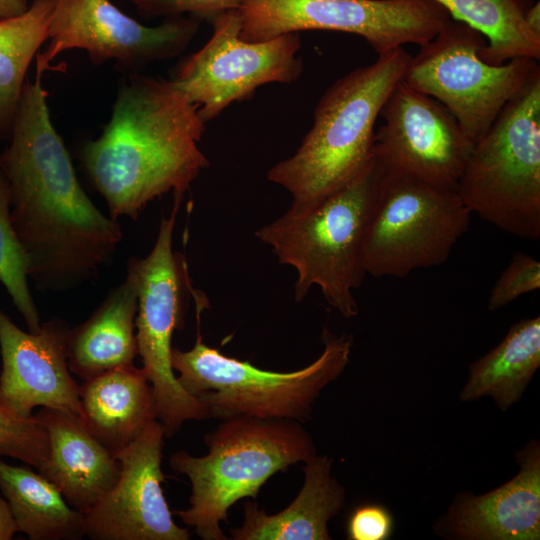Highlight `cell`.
<instances>
[{
    "label": "cell",
    "mask_w": 540,
    "mask_h": 540,
    "mask_svg": "<svg viewBox=\"0 0 540 540\" xmlns=\"http://www.w3.org/2000/svg\"><path fill=\"white\" fill-rule=\"evenodd\" d=\"M16 532L18 530L10 507L0 492V540L13 539Z\"/></svg>",
    "instance_id": "4dcf8cb0"
},
{
    "label": "cell",
    "mask_w": 540,
    "mask_h": 540,
    "mask_svg": "<svg viewBox=\"0 0 540 540\" xmlns=\"http://www.w3.org/2000/svg\"><path fill=\"white\" fill-rule=\"evenodd\" d=\"M168 217H162L155 244L143 257H131L126 277L137 293L135 319L138 355L152 385L156 418L165 436L184 422L208 418L207 408L179 384L172 368V337L182 327L186 294L192 290L184 257L173 249L176 218L183 196L174 195Z\"/></svg>",
    "instance_id": "9c48e42d"
},
{
    "label": "cell",
    "mask_w": 540,
    "mask_h": 540,
    "mask_svg": "<svg viewBox=\"0 0 540 540\" xmlns=\"http://www.w3.org/2000/svg\"><path fill=\"white\" fill-rule=\"evenodd\" d=\"M411 55L403 47L335 81L317 103L296 152L267 173L291 195L289 211L312 207L358 176L374 159L375 123Z\"/></svg>",
    "instance_id": "3957f363"
},
{
    "label": "cell",
    "mask_w": 540,
    "mask_h": 540,
    "mask_svg": "<svg viewBox=\"0 0 540 540\" xmlns=\"http://www.w3.org/2000/svg\"><path fill=\"white\" fill-rule=\"evenodd\" d=\"M46 429L49 453L37 468L70 506L91 509L116 483L120 463L72 412L41 407L35 414Z\"/></svg>",
    "instance_id": "ac0fdd59"
},
{
    "label": "cell",
    "mask_w": 540,
    "mask_h": 540,
    "mask_svg": "<svg viewBox=\"0 0 540 540\" xmlns=\"http://www.w3.org/2000/svg\"><path fill=\"white\" fill-rule=\"evenodd\" d=\"M380 116L374 156L386 170L456 189L474 143L444 105L402 79Z\"/></svg>",
    "instance_id": "5bb4252c"
},
{
    "label": "cell",
    "mask_w": 540,
    "mask_h": 540,
    "mask_svg": "<svg viewBox=\"0 0 540 540\" xmlns=\"http://www.w3.org/2000/svg\"><path fill=\"white\" fill-rule=\"evenodd\" d=\"M539 288L540 262L528 254L518 252L495 282L488 298V309L499 310Z\"/></svg>",
    "instance_id": "83f0119b"
},
{
    "label": "cell",
    "mask_w": 540,
    "mask_h": 540,
    "mask_svg": "<svg viewBox=\"0 0 540 540\" xmlns=\"http://www.w3.org/2000/svg\"><path fill=\"white\" fill-rule=\"evenodd\" d=\"M41 79L36 73L24 84L0 169L29 277L40 290L62 292L98 276L112 260L122 229L82 188L52 123Z\"/></svg>",
    "instance_id": "6da1fadb"
},
{
    "label": "cell",
    "mask_w": 540,
    "mask_h": 540,
    "mask_svg": "<svg viewBox=\"0 0 540 540\" xmlns=\"http://www.w3.org/2000/svg\"><path fill=\"white\" fill-rule=\"evenodd\" d=\"M456 190L471 213L501 230L540 237V68L474 143Z\"/></svg>",
    "instance_id": "52a82bcc"
},
{
    "label": "cell",
    "mask_w": 540,
    "mask_h": 540,
    "mask_svg": "<svg viewBox=\"0 0 540 540\" xmlns=\"http://www.w3.org/2000/svg\"><path fill=\"white\" fill-rule=\"evenodd\" d=\"M540 366V317L512 325L503 340L471 363L462 401L490 396L502 411L521 400Z\"/></svg>",
    "instance_id": "7402d4cb"
},
{
    "label": "cell",
    "mask_w": 540,
    "mask_h": 540,
    "mask_svg": "<svg viewBox=\"0 0 540 540\" xmlns=\"http://www.w3.org/2000/svg\"><path fill=\"white\" fill-rule=\"evenodd\" d=\"M28 7L26 0H0V20L18 16Z\"/></svg>",
    "instance_id": "1f68e13d"
},
{
    "label": "cell",
    "mask_w": 540,
    "mask_h": 540,
    "mask_svg": "<svg viewBox=\"0 0 540 540\" xmlns=\"http://www.w3.org/2000/svg\"><path fill=\"white\" fill-rule=\"evenodd\" d=\"M29 262L10 218V190L0 169V282L23 317L28 331L41 329L37 306L29 288Z\"/></svg>",
    "instance_id": "484cf974"
},
{
    "label": "cell",
    "mask_w": 540,
    "mask_h": 540,
    "mask_svg": "<svg viewBox=\"0 0 540 540\" xmlns=\"http://www.w3.org/2000/svg\"><path fill=\"white\" fill-rule=\"evenodd\" d=\"M200 23L197 17L182 15L146 26L110 0H52L50 41L36 55V73L43 75L51 61L71 49L85 50L96 65L113 61L125 74L139 72L152 62L182 54Z\"/></svg>",
    "instance_id": "4fadbf2b"
},
{
    "label": "cell",
    "mask_w": 540,
    "mask_h": 540,
    "mask_svg": "<svg viewBox=\"0 0 540 540\" xmlns=\"http://www.w3.org/2000/svg\"><path fill=\"white\" fill-rule=\"evenodd\" d=\"M383 174L374 156L358 176L317 204L299 212L288 210L255 231L279 263L296 270V302L318 286L342 316L358 315L353 291L367 275L364 241Z\"/></svg>",
    "instance_id": "277c9868"
},
{
    "label": "cell",
    "mask_w": 540,
    "mask_h": 540,
    "mask_svg": "<svg viewBox=\"0 0 540 540\" xmlns=\"http://www.w3.org/2000/svg\"><path fill=\"white\" fill-rule=\"evenodd\" d=\"M0 492L7 500L17 530L31 540H78L86 535L84 515L58 488L26 466L0 457Z\"/></svg>",
    "instance_id": "603a6c76"
},
{
    "label": "cell",
    "mask_w": 540,
    "mask_h": 540,
    "mask_svg": "<svg viewBox=\"0 0 540 540\" xmlns=\"http://www.w3.org/2000/svg\"><path fill=\"white\" fill-rule=\"evenodd\" d=\"M48 453V435L41 421L35 415L19 417L0 404V457H11L38 468Z\"/></svg>",
    "instance_id": "4316f807"
},
{
    "label": "cell",
    "mask_w": 540,
    "mask_h": 540,
    "mask_svg": "<svg viewBox=\"0 0 540 540\" xmlns=\"http://www.w3.org/2000/svg\"><path fill=\"white\" fill-rule=\"evenodd\" d=\"M240 37L263 42L305 30L363 37L377 55L432 40L451 21L432 0H241Z\"/></svg>",
    "instance_id": "8fae6325"
},
{
    "label": "cell",
    "mask_w": 540,
    "mask_h": 540,
    "mask_svg": "<svg viewBox=\"0 0 540 540\" xmlns=\"http://www.w3.org/2000/svg\"><path fill=\"white\" fill-rule=\"evenodd\" d=\"M324 350L308 366L291 372L263 370L208 346L197 335L186 351L172 349V368L181 387L198 398L208 416L288 419L311 417L321 391L336 380L349 363L352 337L323 329Z\"/></svg>",
    "instance_id": "8992f818"
},
{
    "label": "cell",
    "mask_w": 540,
    "mask_h": 540,
    "mask_svg": "<svg viewBox=\"0 0 540 540\" xmlns=\"http://www.w3.org/2000/svg\"><path fill=\"white\" fill-rule=\"evenodd\" d=\"M79 397L85 425L113 453L157 419L152 385L133 364L84 380Z\"/></svg>",
    "instance_id": "ffe728a7"
},
{
    "label": "cell",
    "mask_w": 540,
    "mask_h": 540,
    "mask_svg": "<svg viewBox=\"0 0 540 540\" xmlns=\"http://www.w3.org/2000/svg\"><path fill=\"white\" fill-rule=\"evenodd\" d=\"M208 453L171 455L169 465L191 484L190 507L174 514L203 540H226L220 523L242 498L256 499L277 472L316 455L311 435L301 422L288 419L234 417L205 436Z\"/></svg>",
    "instance_id": "5b68a950"
},
{
    "label": "cell",
    "mask_w": 540,
    "mask_h": 540,
    "mask_svg": "<svg viewBox=\"0 0 540 540\" xmlns=\"http://www.w3.org/2000/svg\"><path fill=\"white\" fill-rule=\"evenodd\" d=\"M70 328L54 318L37 333L20 329L0 309V404L24 418L36 407L55 408L81 417L79 385L70 375L67 339Z\"/></svg>",
    "instance_id": "2e32d148"
},
{
    "label": "cell",
    "mask_w": 540,
    "mask_h": 540,
    "mask_svg": "<svg viewBox=\"0 0 540 540\" xmlns=\"http://www.w3.org/2000/svg\"><path fill=\"white\" fill-rule=\"evenodd\" d=\"M470 214L456 189L384 168L364 241L366 274L402 278L441 265Z\"/></svg>",
    "instance_id": "ba28073f"
},
{
    "label": "cell",
    "mask_w": 540,
    "mask_h": 540,
    "mask_svg": "<svg viewBox=\"0 0 540 540\" xmlns=\"http://www.w3.org/2000/svg\"><path fill=\"white\" fill-rule=\"evenodd\" d=\"M304 483L282 511L267 514L257 502L244 504V521L230 531L234 540H329V521L344 507L346 493L331 474L332 459L313 456L304 462Z\"/></svg>",
    "instance_id": "d6986e66"
},
{
    "label": "cell",
    "mask_w": 540,
    "mask_h": 540,
    "mask_svg": "<svg viewBox=\"0 0 540 540\" xmlns=\"http://www.w3.org/2000/svg\"><path fill=\"white\" fill-rule=\"evenodd\" d=\"M485 44L480 32L451 20L411 56L403 75L412 88L444 105L473 143L484 136L506 103L540 68L531 58L490 65L478 54Z\"/></svg>",
    "instance_id": "30bf717a"
},
{
    "label": "cell",
    "mask_w": 540,
    "mask_h": 540,
    "mask_svg": "<svg viewBox=\"0 0 540 540\" xmlns=\"http://www.w3.org/2000/svg\"><path fill=\"white\" fill-rule=\"evenodd\" d=\"M137 308L136 289L126 277L85 322L69 330V370L87 380L105 371L132 365L138 355Z\"/></svg>",
    "instance_id": "44dd1931"
},
{
    "label": "cell",
    "mask_w": 540,
    "mask_h": 540,
    "mask_svg": "<svg viewBox=\"0 0 540 540\" xmlns=\"http://www.w3.org/2000/svg\"><path fill=\"white\" fill-rule=\"evenodd\" d=\"M164 429L155 419L124 448L114 486L86 513V535L94 540H189L172 517L162 482Z\"/></svg>",
    "instance_id": "9a60e30c"
},
{
    "label": "cell",
    "mask_w": 540,
    "mask_h": 540,
    "mask_svg": "<svg viewBox=\"0 0 540 540\" xmlns=\"http://www.w3.org/2000/svg\"><path fill=\"white\" fill-rule=\"evenodd\" d=\"M210 24L211 38L179 62L169 79L197 107L205 123L233 102L252 97L262 85L292 84L301 76L299 33L246 42L240 37L242 23L238 9L217 15Z\"/></svg>",
    "instance_id": "7c38bea8"
},
{
    "label": "cell",
    "mask_w": 540,
    "mask_h": 540,
    "mask_svg": "<svg viewBox=\"0 0 540 540\" xmlns=\"http://www.w3.org/2000/svg\"><path fill=\"white\" fill-rule=\"evenodd\" d=\"M455 21L480 32L486 44L479 57L490 65L514 58L540 59V36L525 22L532 0H432Z\"/></svg>",
    "instance_id": "cb8c5ba5"
},
{
    "label": "cell",
    "mask_w": 540,
    "mask_h": 540,
    "mask_svg": "<svg viewBox=\"0 0 540 540\" xmlns=\"http://www.w3.org/2000/svg\"><path fill=\"white\" fill-rule=\"evenodd\" d=\"M519 472L482 495L455 497L435 529L459 540L540 539V445L531 440L516 453Z\"/></svg>",
    "instance_id": "e0dca14e"
},
{
    "label": "cell",
    "mask_w": 540,
    "mask_h": 540,
    "mask_svg": "<svg viewBox=\"0 0 540 540\" xmlns=\"http://www.w3.org/2000/svg\"><path fill=\"white\" fill-rule=\"evenodd\" d=\"M52 0H33L15 17L0 20V139H9L28 68L49 37Z\"/></svg>",
    "instance_id": "d4e9b609"
},
{
    "label": "cell",
    "mask_w": 540,
    "mask_h": 540,
    "mask_svg": "<svg viewBox=\"0 0 540 540\" xmlns=\"http://www.w3.org/2000/svg\"><path fill=\"white\" fill-rule=\"evenodd\" d=\"M138 13L146 18L176 17L188 14L201 21H210L217 15L238 9L241 0H130Z\"/></svg>",
    "instance_id": "f1b7e54d"
},
{
    "label": "cell",
    "mask_w": 540,
    "mask_h": 540,
    "mask_svg": "<svg viewBox=\"0 0 540 540\" xmlns=\"http://www.w3.org/2000/svg\"><path fill=\"white\" fill-rule=\"evenodd\" d=\"M394 530L391 512L383 505L367 503L358 506L349 516L347 538L350 540H387Z\"/></svg>",
    "instance_id": "f546056e"
},
{
    "label": "cell",
    "mask_w": 540,
    "mask_h": 540,
    "mask_svg": "<svg viewBox=\"0 0 540 540\" xmlns=\"http://www.w3.org/2000/svg\"><path fill=\"white\" fill-rule=\"evenodd\" d=\"M525 22L529 29L540 36V4L532 3L525 12Z\"/></svg>",
    "instance_id": "d6a6232c"
},
{
    "label": "cell",
    "mask_w": 540,
    "mask_h": 540,
    "mask_svg": "<svg viewBox=\"0 0 540 540\" xmlns=\"http://www.w3.org/2000/svg\"><path fill=\"white\" fill-rule=\"evenodd\" d=\"M205 125L170 80L127 73L102 134L80 153L109 215L136 220L152 200L183 196L209 165L198 146Z\"/></svg>",
    "instance_id": "7a4b0ae2"
}]
</instances>
